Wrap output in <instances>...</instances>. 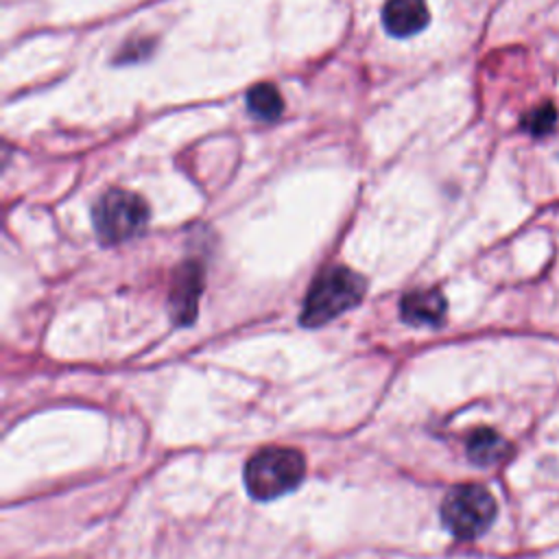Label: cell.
Instances as JSON below:
<instances>
[{
	"instance_id": "cell-1",
	"label": "cell",
	"mask_w": 559,
	"mask_h": 559,
	"mask_svg": "<svg viewBox=\"0 0 559 559\" xmlns=\"http://www.w3.org/2000/svg\"><path fill=\"white\" fill-rule=\"evenodd\" d=\"M365 290L367 284L356 271L341 264L323 269L310 284L301 310V323L317 328L336 319L345 310L360 304Z\"/></svg>"
},
{
	"instance_id": "cell-2",
	"label": "cell",
	"mask_w": 559,
	"mask_h": 559,
	"mask_svg": "<svg viewBox=\"0 0 559 559\" xmlns=\"http://www.w3.org/2000/svg\"><path fill=\"white\" fill-rule=\"evenodd\" d=\"M306 476V459L299 450L269 445L245 465V485L255 500H273L293 491Z\"/></svg>"
},
{
	"instance_id": "cell-3",
	"label": "cell",
	"mask_w": 559,
	"mask_h": 559,
	"mask_svg": "<svg viewBox=\"0 0 559 559\" xmlns=\"http://www.w3.org/2000/svg\"><path fill=\"white\" fill-rule=\"evenodd\" d=\"M148 203L131 190H109L92 207V225L105 245L138 236L148 223Z\"/></svg>"
},
{
	"instance_id": "cell-4",
	"label": "cell",
	"mask_w": 559,
	"mask_h": 559,
	"mask_svg": "<svg viewBox=\"0 0 559 559\" xmlns=\"http://www.w3.org/2000/svg\"><path fill=\"white\" fill-rule=\"evenodd\" d=\"M496 518L493 496L476 483L452 487L441 502V520L456 539L480 537Z\"/></svg>"
},
{
	"instance_id": "cell-5",
	"label": "cell",
	"mask_w": 559,
	"mask_h": 559,
	"mask_svg": "<svg viewBox=\"0 0 559 559\" xmlns=\"http://www.w3.org/2000/svg\"><path fill=\"white\" fill-rule=\"evenodd\" d=\"M203 290V269L199 262H186L175 271L170 295H168V310L170 319L177 325H188L197 317L199 297Z\"/></svg>"
},
{
	"instance_id": "cell-6",
	"label": "cell",
	"mask_w": 559,
	"mask_h": 559,
	"mask_svg": "<svg viewBox=\"0 0 559 559\" xmlns=\"http://www.w3.org/2000/svg\"><path fill=\"white\" fill-rule=\"evenodd\" d=\"M430 22L426 0H386L382 7V26L391 37H411Z\"/></svg>"
},
{
	"instance_id": "cell-7",
	"label": "cell",
	"mask_w": 559,
	"mask_h": 559,
	"mask_svg": "<svg viewBox=\"0 0 559 559\" xmlns=\"http://www.w3.org/2000/svg\"><path fill=\"white\" fill-rule=\"evenodd\" d=\"M445 310L448 301L439 288L411 290L400 301V317L411 325H439Z\"/></svg>"
},
{
	"instance_id": "cell-8",
	"label": "cell",
	"mask_w": 559,
	"mask_h": 559,
	"mask_svg": "<svg viewBox=\"0 0 559 559\" xmlns=\"http://www.w3.org/2000/svg\"><path fill=\"white\" fill-rule=\"evenodd\" d=\"M465 452L472 463L489 467V465H498V463L507 461L513 454V445L500 432H496L491 428H476L467 437Z\"/></svg>"
},
{
	"instance_id": "cell-9",
	"label": "cell",
	"mask_w": 559,
	"mask_h": 559,
	"mask_svg": "<svg viewBox=\"0 0 559 559\" xmlns=\"http://www.w3.org/2000/svg\"><path fill=\"white\" fill-rule=\"evenodd\" d=\"M247 109L262 122H275L284 114V98L273 83H258L247 92Z\"/></svg>"
},
{
	"instance_id": "cell-10",
	"label": "cell",
	"mask_w": 559,
	"mask_h": 559,
	"mask_svg": "<svg viewBox=\"0 0 559 559\" xmlns=\"http://www.w3.org/2000/svg\"><path fill=\"white\" fill-rule=\"evenodd\" d=\"M555 122H557V109L552 103H542L539 107H535L522 116V129L535 138H542L548 131H552Z\"/></svg>"
}]
</instances>
